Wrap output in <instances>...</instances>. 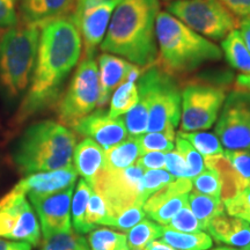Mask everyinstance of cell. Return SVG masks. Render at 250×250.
Returning <instances> with one entry per match:
<instances>
[{"label":"cell","mask_w":250,"mask_h":250,"mask_svg":"<svg viewBox=\"0 0 250 250\" xmlns=\"http://www.w3.org/2000/svg\"><path fill=\"white\" fill-rule=\"evenodd\" d=\"M206 230L218 243L241 249L250 246V225L227 213L212 219L206 226Z\"/></svg>","instance_id":"obj_19"},{"label":"cell","mask_w":250,"mask_h":250,"mask_svg":"<svg viewBox=\"0 0 250 250\" xmlns=\"http://www.w3.org/2000/svg\"><path fill=\"white\" fill-rule=\"evenodd\" d=\"M73 188L74 186H72L48 196L30 197L31 204L40 218L43 237L72 230L71 203Z\"/></svg>","instance_id":"obj_14"},{"label":"cell","mask_w":250,"mask_h":250,"mask_svg":"<svg viewBox=\"0 0 250 250\" xmlns=\"http://www.w3.org/2000/svg\"><path fill=\"white\" fill-rule=\"evenodd\" d=\"M41 250H90L88 241L73 230L43 237Z\"/></svg>","instance_id":"obj_31"},{"label":"cell","mask_w":250,"mask_h":250,"mask_svg":"<svg viewBox=\"0 0 250 250\" xmlns=\"http://www.w3.org/2000/svg\"><path fill=\"white\" fill-rule=\"evenodd\" d=\"M225 100V87L206 81L188 83L181 92V129L184 132L210 129L218 120Z\"/></svg>","instance_id":"obj_9"},{"label":"cell","mask_w":250,"mask_h":250,"mask_svg":"<svg viewBox=\"0 0 250 250\" xmlns=\"http://www.w3.org/2000/svg\"><path fill=\"white\" fill-rule=\"evenodd\" d=\"M85 219L87 226L89 227L90 230L95 229V227L99 226V225H104V226H112L114 225V220H112L111 215L109 214L105 202L94 190L89 197Z\"/></svg>","instance_id":"obj_35"},{"label":"cell","mask_w":250,"mask_h":250,"mask_svg":"<svg viewBox=\"0 0 250 250\" xmlns=\"http://www.w3.org/2000/svg\"><path fill=\"white\" fill-rule=\"evenodd\" d=\"M161 239L177 250H208L213 246L212 237L208 233H182L167 226L162 228Z\"/></svg>","instance_id":"obj_25"},{"label":"cell","mask_w":250,"mask_h":250,"mask_svg":"<svg viewBox=\"0 0 250 250\" xmlns=\"http://www.w3.org/2000/svg\"><path fill=\"white\" fill-rule=\"evenodd\" d=\"M93 192V188L86 182L85 180L81 179L78 182L76 192H74L73 198L71 203V213H72V224H73L74 229L78 234L90 233L92 230L86 224V210L88 205L89 197Z\"/></svg>","instance_id":"obj_27"},{"label":"cell","mask_w":250,"mask_h":250,"mask_svg":"<svg viewBox=\"0 0 250 250\" xmlns=\"http://www.w3.org/2000/svg\"><path fill=\"white\" fill-rule=\"evenodd\" d=\"M24 23L43 27L50 21L66 17L76 7L77 0H19Z\"/></svg>","instance_id":"obj_18"},{"label":"cell","mask_w":250,"mask_h":250,"mask_svg":"<svg viewBox=\"0 0 250 250\" xmlns=\"http://www.w3.org/2000/svg\"><path fill=\"white\" fill-rule=\"evenodd\" d=\"M159 12V0H120L100 48L143 70L151 67L158 59L155 21Z\"/></svg>","instance_id":"obj_2"},{"label":"cell","mask_w":250,"mask_h":250,"mask_svg":"<svg viewBox=\"0 0 250 250\" xmlns=\"http://www.w3.org/2000/svg\"><path fill=\"white\" fill-rule=\"evenodd\" d=\"M167 227L182 233H197L204 230L202 224L199 223L198 219L195 217V214H193L192 211L190 210L189 206L181 208V210L171 218V220L169 221V224L167 225Z\"/></svg>","instance_id":"obj_38"},{"label":"cell","mask_w":250,"mask_h":250,"mask_svg":"<svg viewBox=\"0 0 250 250\" xmlns=\"http://www.w3.org/2000/svg\"><path fill=\"white\" fill-rule=\"evenodd\" d=\"M173 1H175V0H173Z\"/></svg>","instance_id":"obj_54"},{"label":"cell","mask_w":250,"mask_h":250,"mask_svg":"<svg viewBox=\"0 0 250 250\" xmlns=\"http://www.w3.org/2000/svg\"><path fill=\"white\" fill-rule=\"evenodd\" d=\"M73 161L77 173L92 187L104 168V149L94 140L86 138L76 145Z\"/></svg>","instance_id":"obj_20"},{"label":"cell","mask_w":250,"mask_h":250,"mask_svg":"<svg viewBox=\"0 0 250 250\" xmlns=\"http://www.w3.org/2000/svg\"><path fill=\"white\" fill-rule=\"evenodd\" d=\"M144 173L145 169L136 162L131 167L122 170H109L103 168L96 177L92 188L105 202L109 214L114 221L122 212L131 206H143L140 190Z\"/></svg>","instance_id":"obj_10"},{"label":"cell","mask_w":250,"mask_h":250,"mask_svg":"<svg viewBox=\"0 0 250 250\" xmlns=\"http://www.w3.org/2000/svg\"><path fill=\"white\" fill-rule=\"evenodd\" d=\"M72 127L77 133L98 143L103 149L124 142L129 136L123 118L110 117L102 108L81 118Z\"/></svg>","instance_id":"obj_15"},{"label":"cell","mask_w":250,"mask_h":250,"mask_svg":"<svg viewBox=\"0 0 250 250\" xmlns=\"http://www.w3.org/2000/svg\"><path fill=\"white\" fill-rule=\"evenodd\" d=\"M100 81L98 62L94 56H83L70 85L58 104V117L72 126L98 107Z\"/></svg>","instance_id":"obj_8"},{"label":"cell","mask_w":250,"mask_h":250,"mask_svg":"<svg viewBox=\"0 0 250 250\" xmlns=\"http://www.w3.org/2000/svg\"><path fill=\"white\" fill-rule=\"evenodd\" d=\"M161 70L170 76L187 74L208 62L220 61L223 52L168 12H159L155 21Z\"/></svg>","instance_id":"obj_4"},{"label":"cell","mask_w":250,"mask_h":250,"mask_svg":"<svg viewBox=\"0 0 250 250\" xmlns=\"http://www.w3.org/2000/svg\"><path fill=\"white\" fill-rule=\"evenodd\" d=\"M188 206L195 217L198 219L199 223L202 224L204 230H206V226L210 223L212 219L225 213L224 203L220 198H215L203 193L192 191L189 193V201Z\"/></svg>","instance_id":"obj_26"},{"label":"cell","mask_w":250,"mask_h":250,"mask_svg":"<svg viewBox=\"0 0 250 250\" xmlns=\"http://www.w3.org/2000/svg\"><path fill=\"white\" fill-rule=\"evenodd\" d=\"M215 133L226 149H250V92L235 89L226 96Z\"/></svg>","instance_id":"obj_11"},{"label":"cell","mask_w":250,"mask_h":250,"mask_svg":"<svg viewBox=\"0 0 250 250\" xmlns=\"http://www.w3.org/2000/svg\"><path fill=\"white\" fill-rule=\"evenodd\" d=\"M212 250H240V249L233 248V247H218V248H214Z\"/></svg>","instance_id":"obj_51"},{"label":"cell","mask_w":250,"mask_h":250,"mask_svg":"<svg viewBox=\"0 0 250 250\" xmlns=\"http://www.w3.org/2000/svg\"><path fill=\"white\" fill-rule=\"evenodd\" d=\"M239 28H240V34H241L243 42L248 48L249 52H250V18H245L240 21L239 23Z\"/></svg>","instance_id":"obj_48"},{"label":"cell","mask_w":250,"mask_h":250,"mask_svg":"<svg viewBox=\"0 0 250 250\" xmlns=\"http://www.w3.org/2000/svg\"><path fill=\"white\" fill-rule=\"evenodd\" d=\"M137 164L142 166L145 170L147 169H164L166 167V153L148 152L143 154L137 160Z\"/></svg>","instance_id":"obj_45"},{"label":"cell","mask_w":250,"mask_h":250,"mask_svg":"<svg viewBox=\"0 0 250 250\" xmlns=\"http://www.w3.org/2000/svg\"><path fill=\"white\" fill-rule=\"evenodd\" d=\"M42 27H13L0 40V96L8 103L26 95L31 83Z\"/></svg>","instance_id":"obj_5"},{"label":"cell","mask_w":250,"mask_h":250,"mask_svg":"<svg viewBox=\"0 0 250 250\" xmlns=\"http://www.w3.org/2000/svg\"><path fill=\"white\" fill-rule=\"evenodd\" d=\"M224 154L237 174L250 183V149H226Z\"/></svg>","instance_id":"obj_41"},{"label":"cell","mask_w":250,"mask_h":250,"mask_svg":"<svg viewBox=\"0 0 250 250\" xmlns=\"http://www.w3.org/2000/svg\"><path fill=\"white\" fill-rule=\"evenodd\" d=\"M240 250H250V246L246 247V248H242V249H240Z\"/></svg>","instance_id":"obj_52"},{"label":"cell","mask_w":250,"mask_h":250,"mask_svg":"<svg viewBox=\"0 0 250 250\" xmlns=\"http://www.w3.org/2000/svg\"><path fill=\"white\" fill-rule=\"evenodd\" d=\"M90 250H122L126 246V235L108 228L93 229L88 236Z\"/></svg>","instance_id":"obj_34"},{"label":"cell","mask_w":250,"mask_h":250,"mask_svg":"<svg viewBox=\"0 0 250 250\" xmlns=\"http://www.w3.org/2000/svg\"><path fill=\"white\" fill-rule=\"evenodd\" d=\"M139 100L138 87L136 81H125L115 89L110 100L108 114L110 117L118 118L129 112Z\"/></svg>","instance_id":"obj_28"},{"label":"cell","mask_w":250,"mask_h":250,"mask_svg":"<svg viewBox=\"0 0 250 250\" xmlns=\"http://www.w3.org/2000/svg\"><path fill=\"white\" fill-rule=\"evenodd\" d=\"M175 177L167 170L164 169H147L143 175L142 190H140V201L143 205L147 201L149 196L173 182Z\"/></svg>","instance_id":"obj_36"},{"label":"cell","mask_w":250,"mask_h":250,"mask_svg":"<svg viewBox=\"0 0 250 250\" xmlns=\"http://www.w3.org/2000/svg\"><path fill=\"white\" fill-rule=\"evenodd\" d=\"M236 18H250V0H219Z\"/></svg>","instance_id":"obj_46"},{"label":"cell","mask_w":250,"mask_h":250,"mask_svg":"<svg viewBox=\"0 0 250 250\" xmlns=\"http://www.w3.org/2000/svg\"><path fill=\"white\" fill-rule=\"evenodd\" d=\"M137 87L148 101L147 132L175 131L181 120V90L175 78L152 65L144 70Z\"/></svg>","instance_id":"obj_6"},{"label":"cell","mask_w":250,"mask_h":250,"mask_svg":"<svg viewBox=\"0 0 250 250\" xmlns=\"http://www.w3.org/2000/svg\"><path fill=\"white\" fill-rule=\"evenodd\" d=\"M235 88L250 92V74H240L235 79Z\"/></svg>","instance_id":"obj_49"},{"label":"cell","mask_w":250,"mask_h":250,"mask_svg":"<svg viewBox=\"0 0 250 250\" xmlns=\"http://www.w3.org/2000/svg\"><path fill=\"white\" fill-rule=\"evenodd\" d=\"M175 143H176L175 151L179 152L182 155L184 161H186L188 168V179L192 180L197 175L203 173L205 170V165L201 153L197 152L192 147L191 144L187 142L186 139L181 138L180 136L175 138Z\"/></svg>","instance_id":"obj_37"},{"label":"cell","mask_w":250,"mask_h":250,"mask_svg":"<svg viewBox=\"0 0 250 250\" xmlns=\"http://www.w3.org/2000/svg\"><path fill=\"white\" fill-rule=\"evenodd\" d=\"M83 40L70 15L42 27L35 70L18 111L19 123L57 101L65 80L79 62Z\"/></svg>","instance_id":"obj_1"},{"label":"cell","mask_w":250,"mask_h":250,"mask_svg":"<svg viewBox=\"0 0 250 250\" xmlns=\"http://www.w3.org/2000/svg\"><path fill=\"white\" fill-rule=\"evenodd\" d=\"M118 2L120 0H77L70 17L80 33L85 56H94L102 43Z\"/></svg>","instance_id":"obj_12"},{"label":"cell","mask_w":250,"mask_h":250,"mask_svg":"<svg viewBox=\"0 0 250 250\" xmlns=\"http://www.w3.org/2000/svg\"><path fill=\"white\" fill-rule=\"evenodd\" d=\"M77 137L64 124L43 121L30 125L14 145L13 161L21 173L62 169L72 166Z\"/></svg>","instance_id":"obj_3"},{"label":"cell","mask_w":250,"mask_h":250,"mask_svg":"<svg viewBox=\"0 0 250 250\" xmlns=\"http://www.w3.org/2000/svg\"><path fill=\"white\" fill-rule=\"evenodd\" d=\"M162 228L151 219H143L139 224L127 230L126 245L129 250H144L146 245L161 237Z\"/></svg>","instance_id":"obj_29"},{"label":"cell","mask_w":250,"mask_h":250,"mask_svg":"<svg viewBox=\"0 0 250 250\" xmlns=\"http://www.w3.org/2000/svg\"><path fill=\"white\" fill-rule=\"evenodd\" d=\"M144 250H177V249L173 248V247L167 245V243H165L164 241H156V240H154V241L149 242L148 245H146Z\"/></svg>","instance_id":"obj_50"},{"label":"cell","mask_w":250,"mask_h":250,"mask_svg":"<svg viewBox=\"0 0 250 250\" xmlns=\"http://www.w3.org/2000/svg\"><path fill=\"white\" fill-rule=\"evenodd\" d=\"M226 213L250 224V186L224 203Z\"/></svg>","instance_id":"obj_39"},{"label":"cell","mask_w":250,"mask_h":250,"mask_svg":"<svg viewBox=\"0 0 250 250\" xmlns=\"http://www.w3.org/2000/svg\"><path fill=\"white\" fill-rule=\"evenodd\" d=\"M77 177L78 173L73 166L62 169L40 171L28 175V177L21 180L11 191L18 195H28L29 198L48 196L74 186Z\"/></svg>","instance_id":"obj_17"},{"label":"cell","mask_w":250,"mask_h":250,"mask_svg":"<svg viewBox=\"0 0 250 250\" xmlns=\"http://www.w3.org/2000/svg\"><path fill=\"white\" fill-rule=\"evenodd\" d=\"M192 188L196 192L208 195L215 198H220V181L215 171L213 170H204L203 173L197 175L192 179Z\"/></svg>","instance_id":"obj_40"},{"label":"cell","mask_w":250,"mask_h":250,"mask_svg":"<svg viewBox=\"0 0 250 250\" xmlns=\"http://www.w3.org/2000/svg\"><path fill=\"white\" fill-rule=\"evenodd\" d=\"M181 138L186 139L192 145V147L197 152L201 153L202 156H212L224 154V147L221 145L220 140L215 134L208 132H199V131H193V132H184L180 131L177 133Z\"/></svg>","instance_id":"obj_32"},{"label":"cell","mask_w":250,"mask_h":250,"mask_svg":"<svg viewBox=\"0 0 250 250\" xmlns=\"http://www.w3.org/2000/svg\"><path fill=\"white\" fill-rule=\"evenodd\" d=\"M192 190V181L186 177L175 179L173 182L149 196L144 203L143 210L151 220L167 226L171 218L181 208L188 206L189 193Z\"/></svg>","instance_id":"obj_13"},{"label":"cell","mask_w":250,"mask_h":250,"mask_svg":"<svg viewBox=\"0 0 250 250\" xmlns=\"http://www.w3.org/2000/svg\"><path fill=\"white\" fill-rule=\"evenodd\" d=\"M204 165L208 169L215 171L218 175L221 187L220 199L223 203L229 201L250 186L249 182H247L237 174L225 154L205 156Z\"/></svg>","instance_id":"obj_21"},{"label":"cell","mask_w":250,"mask_h":250,"mask_svg":"<svg viewBox=\"0 0 250 250\" xmlns=\"http://www.w3.org/2000/svg\"><path fill=\"white\" fill-rule=\"evenodd\" d=\"M175 131H162V132H146L138 136L140 154L148 152L168 153L175 148ZM140 155V156H142Z\"/></svg>","instance_id":"obj_33"},{"label":"cell","mask_w":250,"mask_h":250,"mask_svg":"<svg viewBox=\"0 0 250 250\" xmlns=\"http://www.w3.org/2000/svg\"><path fill=\"white\" fill-rule=\"evenodd\" d=\"M167 171L173 175L175 179L186 177L188 179V168L186 161L177 151H170L166 153V167Z\"/></svg>","instance_id":"obj_44"},{"label":"cell","mask_w":250,"mask_h":250,"mask_svg":"<svg viewBox=\"0 0 250 250\" xmlns=\"http://www.w3.org/2000/svg\"><path fill=\"white\" fill-rule=\"evenodd\" d=\"M123 121L129 136L138 137L147 132L148 101L144 94L139 93L138 102L129 112L123 115Z\"/></svg>","instance_id":"obj_30"},{"label":"cell","mask_w":250,"mask_h":250,"mask_svg":"<svg viewBox=\"0 0 250 250\" xmlns=\"http://www.w3.org/2000/svg\"><path fill=\"white\" fill-rule=\"evenodd\" d=\"M122 250H129V248H127V245H126V246H125V247H124V248H123V249H122Z\"/></svg>","instance_id":"obj_53"},{"label":"cell","mask_w":250,"mask_h":250,"mask_svg":"<svg viewBox=\"0 0 250 250\" xmlns=\"http://www.w3.org/2000/svg\"><path fill=\"white\" fill-rule=\"evenodd\" d=\"M138 137L126 138L112 147L104 149V169L122 170L136 164L140 158Z\"/></svg>","instance_id":"obj_22"},{"label":"cell","mask_w":250,"mask_h":250,"mask_svg":"<svg viewBox=\"0 0 250 250\" xmlns=\"http://www.w3.org/2000/svg\"><path fill=\"white\" fill-rule=\"evenodd\" d=\"M228 64L242 74H250V52L237 29L230 31L221 42Z\"/></svg>","instance_id":"obj_24"},{"label":"cell","mask_w":250,"mask_h":250,"mask_svg":"<svg viewBox=\"0 0 250 250\" xmlns=\"http://www.w3.org/2000/svg\"><path fill=\"white\" fill-rule=\"evenodd\" d=\"M167 11L208 40H223L240 23L219 0H175Z\"/></svg>","instance_id":"obj_7"},{"label":"cell","mask_w":250,"mask_h":250,"mask_svg":"<svg viewBox=\"0 0 250 250\" xmlns=\"http://www.w3.org/2000/svg\"><path fill=\"white\" fill-rule=\"evenodd\" d=\"M0 250H31V246L27 242L5 241L0 239Z\"/></svg>","instance_id":"obj_47"},{"label":"cell","mask_w":250,"mask_h":250,"mask_svg":"<svg viewBox=\"0 0 250 250\" xmlns=\"http://www.w3.org/2000/svg\"><path fill=\"white\" fill-rule=\"evenodd\" d=\"M100 96L98 107L102 108L109 102L111 94L125 81H137L144 72L132 62L118 56L103 54L99 57Z\"/></svg>","instance_id":"obj_16"},{"label":"cell","mask_w":250,"mask_h":250,"mask_svg":"<svg viewBox=\"0 0 250 250\" xmlns=\"http://www.w3.org/2000/svg\"><path fill=\"white\" fill-rule=\"evenodd\" d=\"M18 4L19 0H0V29L17 26Z\"/></svg>","instance_id":"obj_43"},{"label":"cell","mask_w":250,"mask_h":250,"mask_svg":"<svg viewBox=\"0 0 250 250\" xmlns=\"http://www.w3.org/2000/svg\"><path fill=\"white\" fill-rule=\"evenodd\" d=\"M8 239L27 242L30 246L39 245L41 239L40 224L35 212L28 203L27 198L24 199L20 210H19L17 223H15L12 233L9 234Z\"/></svg>","instance_id":"obj_23"},{"label":"cell","mask_w":250,"mask_h":250,"mask_svg":"<svg viewBox=\"0 0 250 250\" xmlns=\"http://www.w3.org/2000/svg\"><path fill=\"white\" fill-rule=\"evenodd\" d=\"M145 215L146 214L143 210V206H131V208L123 211L118 217H116L112 227H116L118 229L123 230V232H127L133 226H136L137 224H139L145 218Z\"/></svg>","instance_id":"obj_42"}]
</instances>
